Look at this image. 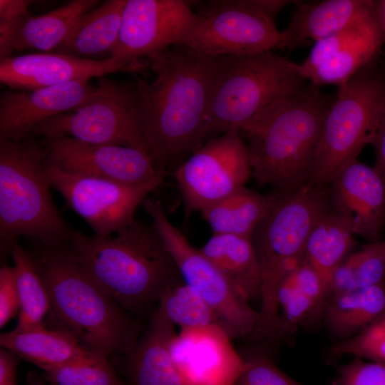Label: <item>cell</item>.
I'll return each mask as SVG.
<instances>
[{
  "label": "cell",
  "instance_id": "obj_1",
  "mask_svg": "<svg viewBox=\"0 0 385 385\" xmlns=\"http://www.w3.org/2000/svg\"><path fill=\"white\" fill-rule=\"evenodd\" d=\"M216 61L176 45L148 61L153 80L136 78L148 151L158 169L168 175L209 140Z\"/></svg>",
  "mask_w": 385,
  "mask_h": 385
},
{
  "label": "cell",
  "instance_id": "obj_2",
  "mask_svg": "<svg viewBox=\"0 0 385 385\" xmlns=\"http://www.w3.org/2000/svg\"><path fill=\"white\" fill-rule=\"evenodd\" d=\"M68 245L91 279L128 313L152 312L168 289L184 283L154 225L135 218L111 235L74 230Z\"/></svg>",
  "mask_w": 385,
  "mask_h": 385
},
{
  "label": "cell",
  "instance_id": "obj_3",
  "mask_svg": "<svg viewBox=\"0 0 385 385\" xmlns=\"http://www.w3.org/2000/svg\"><path fill=\"white\" fill-rule=\"evenodd\" d=\"M31 255L48 295L52 329L69 333L106 359L133 349L140 325L91 279L68 242L41 246Z\"/></svg>",
  "mask_w": 385,
  "mask_h": 385
},
{
  "label": "cell",
  "instance_id": "obj_4",
  "mask_svg": "<svg viewBox=\"0 0 385 385\" xmlns=\"http://www.w3.org/2000/svg\"><path fill=\"white\" fill-rule=\"evenodd\" d=\"M332 100L309 83L302 92L277 101L240 130L259 186L289 192L311 184L324 118Z\"/></svg>",
  "mask_w": 385,
  "mask_h": 385
},
{
  "label": "cell",
  "instance_id": "obj_5",
  "mask_svg": "<svg viewBox=\"0 0 385 385\" xmlns=\"http://www.w3.org/2000/svg\"><path fill=\"white\" fill-rule=\"evenodd\" d=\"M42 143L0 140V246L8 250L20 236L41 246L69 242L74 230L56 206L45 173Z\"/></svg>",
  "mask_w": 385,
  "mask_h": 385
},
{
  "label": "cell",
  "instance_id": "obj_6",
  "mask_svg": "<svg viewBox=\"0 0 385 385\" xmlns=\"http://www.w3.org/2000/svg\"><path fill=\"white\" fill-rule=\"evenodd\" d=\"M305 81L299 64L272 51L217 57L208 112L210 139L239 132L277 101L304 91Z\"/></svg>",
  "mask_w": 385,
  "mask_h": 385
},
{
  "label": "cell",
  "instance_id": "obj_7",
  "mask_svg": "<svg viewBox=\"0 0 385 385\" xmlns=\"http://www.w3.org/2000/svg\"><path fill=\"white\" fill-rule=\"evenodd\" d=\"M274 194L271 208L251 237L261 271L260 312L265 328L276 322L281 282L303 261L312 230L329 212V186L309 185Z\"/></svg>",
  "mask_w": 385,
  "mask_h": 385
},
{
  "label": "cell",
  "instance_id": "obj_8",
  "mask_svg": "<svg viewBox=\"0 0 385 385\" xmlns=\"http://www.w3.org/2000/svg\"><path fill=\"white\" fill-rule=\"evenodd\" d=\"M371 66L339 86L329 105L309 185L329 186L337 174L371 143L385 113V79Z\"/></svg>",
  "mask_w": 385,
  "mask_h": 385
},
{
  "label": "cell",
  "instance_id": "obj_9",
  "mask_svg": "<svg viewBox=\"0 0 385 385\" xmlns=\"http://www.w3.org/2000/svg\"><path fill=\"white\" fill-rule=\"evenodd\" d=\"M31 135L67 136L86 143L132 147L149 153L135 86L104 76L99 78L94 92L82 104L46 119Z\"/></svg>",
  "mask_w": 385,
  "mask_h": 385
},
{
  "label": "cell",
  "instance_id": "obj_10",
  "mask_svg": "<svg viewBox=\"0 0 385 385\" xmlns=\"http://www.w3.org/2000/svg\"><path fill=\"white\" fill-rule=\"evenodd\" d=\"M141 205L173 257L183 282L210 306L232 339H252L262 325L260 311L242 299L201 250L188 242L169 220L160 200L147 197Z\"/></svg>",
  "mask_w": 385,
  "mask_h": 385
},
{
  "label": "cell",
  "instance_id": "obj_11",
  "mask_svg": "<svg viewBox=\"0 0 385 385\" xmlns=\"http://www.w3.org/2000/svg\"><path fill=\"white\" fill-rule=\"evenodd\" d=\"M282 43V31L255 0H213L200 4L179 45L220 57L270 51Z\"/></svg>",
  "mask_w": 385,
  "mask_h": 385
},
{
  "label": "cell",
  "instance_id": "obj_12",
  "mask_svg": "<svg viewBox=\"0 0 385 385\" xmlns=\"http://www.w3.org/2000/svg\"><path fill=\"white\" fill-rule=\"evenodd\" d=\"M45 173L51 186L68 206L89 225L94 235L101 236L113 235L130 223L138 206L165 184L168 175L163 171L148 183L130 185L67 172L48 158Z\"/></svg>",
  "mask_w": 385,
  "mask_h": 385
},
{
  "label": "cell",
  "instance_id": "obj_13",
  "mask_svg": "<svg viewBox=\"0 0 385 385\" xmlns=\"http://www.w3.org/2000/svg\"><path fill=\"white\" fill-rule=\"evenodd\" d=\"M182 196L185 220L229 196L252 177L246 143L239 132L208 140L172 173Z\"/></svg>",
  "mask_w": 385,
  "mask_h": 385
},
{
  "label": "cell",
  "instance_id": "obj_14",
  "mask_svg": "<svg viewBox=\"0 0 385 385\" xmlns=\"http://www.w3.org/2000/svg\"><path fill=\"white\" fill-rule=\"evenodd\" d=\"M195 18L186 1L127 0L118 40L111 57L131 71L144 68L148 61L179 45Z\"/></svg>",
  "mask_w": 385,
  "mask_h": 385
},
{
  "label": "cell",
  "instance_id": "obj_15",
  "mask_svg": "<svg viewBox=\"0 0 385 385\" xmlns=\"http://www.w3.org/2000/svg\"><path fill=\"white\" fill-rule=\"evenodd\" d=\"M41 143L48 160L70 173L139 185L164 171L158 169L147 150L140 148L94 144L67 136L43 138Z\"/></svg>",
  "mask_w": 385,
  "mask_h": 385
},
{
  "label": "cell",
  "instance_id": "obj_16",
  "mask_svg": "<svg viewBox=\"0 0 385 385\" xmlns=\"http://www.w3.org/2000/svg\"><path fill=\"white\" fill-rule=\"evenodd\" d=\"M231 341L218 324L175 333L170 353L184 385H232L244 361Z\"/></svg>",
  "mask_w": 385,
  "mask_h": 385
},
{
  "label": "cell",
  "instance_id": "obj_17",
  "mask_svg": "<svg viewBox=\"0 0 385 385\" xmlns=\"http://www.w3.org/2000/svg\"><path fill=\"white\" fill-rule=\"evenodd\" d=\"M329 212L354 235L381 240L385 224V176L357 159L329 184Z\"/></svg>",
  "mask_w": 385,
  "mask_h": 385
},
{
  "label": "cell",
  "instance_id": "obj_18",
  "mask_svg": "<svg viewBox=\"0 0 385 385\" xmlns=\"http://www.w3.org/2000/svg\"><path fill=\"white\" fill-rule=\"evenodd\" d=\"M119 71L131 70L112 57L95 60L43 52L0 60V81L12 91H32Z\"/></svg>",
  "mask_w": 385,
  "mask_h": 385
},
{
  "label": "cell",
  "instance_id": "obj_19",
  "mask_svg": "<svg viewBox=\"0 0 385 385\" xmlns=\"http://www.w3.org/2000/svg\"><path fill=\"white\" fill-rule=\"evenodd\" d=\"M96 86L81 80L32 91H4L0 96V140H21L46 119L87 100Z\"/></svg>",
  "mask_w": 385,
  "mask_h": 385
},
{
  "label": "cell",
  "instance_id": "obj_20",
  "mask_svg": "<svg viewBox=\"0 0 385 385\" xmlns=\"http://www.w3.org/2000/svg\"><path fill=\"white\" fill-rule=\"evenodd\" d=\"M174 327L158 307L153 310L147 329L125 356L130 385H184L170 353Z\"/></svg>",
  "mask_w": 385,
  "mask_h": 385
},
{
  "label": "cell",
  "instance_id": "obj_21",
  "mask_svg": "<svg viewBox=\"0 0 385 385\" xmlns=\"http://www.w3.org/2000/svg\"><path fill=\"white\" fill-rule=\"evenodd\" d=\"M297 5L287 28L282 31V48H293L308 40L316 42L329 36L373 11L376 1L324 0Z\"/></svg>",
  "mask_w": 385,
  "mask_h": 385
},
{
  "label": "cell",
  "instance_id": "obj_22",
  "mask_svg": "<svg viewBox=\"0 0 385 385\" xmlns=\"http://www.w3.org/2000/svg\"><path fill=\"white\" fill-rule=\"evenodd\" d=\"M0 344L42 370L106 359L86 349L69 333L48 329L46 327L31 332H19L13 329L1 334Z\"/></svg>",
  "mask_w": 385,
  "mask_h": 385
},
{
  "label": "cell",
  "instance_id": "obj_23",
  "mask_svg": "<svg viewBox=\"0 0 385 385\" xmlns=\"http://www.w3.org/2000/svg\"><path fill=\"white\" fill-rule=\"evenodd\" d=\"M200 250L242 299H260L261 271L251 237L212 233Z\"/></svg>",
  "mask_w": 385,
  "mask_h": 385
},
{
  "label": "cell",
  "instance_id": "obj_24",
  "mask_svg": "<svg viewBox=\"0 0 385 385\" xmlns=\"http://www.w3.org/2000/svg\"><path fill=\"white\" fill-rule=\"evenodd\" d=\"M127 0H108L82 14L55 53L81 58L109 54L116 46Z\"/></svg>",
  "mask_w": 385,
  "mask_h": 385
},
{
  "label": "cell",
  "instance_id": "obj_25",
  "mask_svg": "<svg viewBox=\"0 0 385 385\" xmlns=\"http://www.w3.org/2000/svg\"><path fill=\"white\" fill-rule=\"evenodd\" d=\"M323 309L332 334L340 341L352 337L385 313V281L334 297Z\"/></svg>",
  "mask_w": 385,
  "mask_h": 385
},
{
  "label": "cell",
  "instance_id": "obj_26",
  "mask_svg": "<svg viewBox=\"0 0 385 385\" xmlns=\"http://www.w3.org/2000/svg\"><path fill=\"white\" fill-rule=\"evenodd\" d=\"M274 200V194L262 195L245 186L204 208L200 213L213 234L252 237Z\"/></svg>",
  "mask_w": 385,
  "mask_h": 385
},
{
  "label": "cell",
  "instance_id": "obj_27",
  "mask_svg": "<svg viewBox=\"0 0 385 385\" xmlns=\"http://www.w3.org/2000/svg\"><path fill=\"white\" fill-rule=\"evenodd\" d=\"M98 4L97 0H74L40 16L29 15L20 26L14 52L24 49L54 52L78 19Z\"/></svg>",
  "mask_w": 385,
  "mask_h": 385
},
{
  "label": "cell",
  "instance_id": "obj_28",
  "mask_svg": "<svg viewBox=\"0 0 385 385\" xmlns=\"http://www.w3.org/2000/svg\"><path fill=\"white\" fill-rule=\"evenodd\" d=\"M384 41L379 19L360 38L309 72L305 79L318 88L325 85L341 86L375 59Z\"/></svg>",
  "mask_w": 385,
  "mask_h": 385
},
{
  "label": "cell",
  "instance_id": "obj_29",
  "mask_svg": "<svg viewBox=\"0 0 385 385\" xmlns=\"http://www.w3.org/2000/svg\"><path fill=\"white\" fill-rule=\"evenodd\" d=\"M356 245L354 234L330 212L314 226L306 243L304 260L320 275L325 290L334 270Z\"/></svg>",
  "mask_w": 385,
  "mask_h": 385
},
{
  "label": "cell",
  "instance_id": "obj_30",
  "mask_svg": "<svg viewBox=\"0 0 385 385\" xmlns=\"http://www.w3.org/2000/svg\"><path fill=\"white\" fill-rule=\"evenodd\" d=\"M14 260L20 299V314L14 330L26 332L45 327L44 317L50 311L46 287L36 272L31 255L15 241L7 250Z\"/></svg>",
  "mask_w": 385,
  "mask_h": 385
},
{
  "label": "cell",
  "instance_id": "obj_31",
  "mask_svg": "<svg viewBox=\"0 0 385 385\" xmlns=\"http://www.w3.org/2000/svg\"><path fill=\"white\" fill-rule=\"evenodd\" d=\"M157 307L171 324L179 325L181 329L220 326L213 310L194 289L185 283L168 289Z\"/></svg>",
  "mask_w": 385,
  "mask_h": 385
},
{
  "label": "cell",
  "instance_id": "obj_32",
  "mask_svg": "<svg viewBox=\"0 0 385 385\" xmlns=\"http://www.w3.org/2000/svg\"><path fill=\"white\" fill-rule=\"evenodd\" d=\"M377 1L375 9L340 31L316 41L306 59L301 63L305 76L362 35L379 21Z\"/></svg>",
  "mask_w": 385,
  "mask_h": 385
},
{
  "label": "cell",
  "instance_id": "obj_33",
  "mask_svg": "<svg viewBox=\"0 0 385 385\" xmlns=\"http://www.w3.org/2000/svg\"><path fill=\"white\" fill-rule=\"evenodd\" d=\"M46 379L53 385H128L117 376L108 359L48 368Z\"/></svg>",
  "mask_w": 385,
  "mask_h": 385
},
{
  "label": "cell",
  "instance_id": "obj_34",
  "mask_svg": "<svg viewBox=\"0 0 385 385\" xmlns=\"http://www.w3.org/2000/svg\"><path fill=\"white\" fill-rule=\"evenodd\" d=\"M329 354L385 363V313L359 334L332 346Z\"/></svg>",
  "mask_w": 385,
  "mask_h": 385
},
{
  "label": "cell",
  "instance_id": "obj_35",
  "mask_svg": "<svg viewBox=\"0 0 385 385\" xmlns=\"http://www.w3.org/2000/svg\"><path fill=\"white\" fill-rule=\"evenodd\" d=\"M244 366L232 385H303L282 371L265 353H240Z\"/></svg>",
  "mask_w": 385,
  "mask_h": 385
},
{
  "label": "cell",
  "instance_id": "obj_36",
  "mask_svg": "<svg viewBox=\"0 0 385 385\" xmlns=\"http://www.w3.org/2000/svg\"><path fill=\"white\" fill-rule=\"evenodd\" d=\"M358 288L385 281V239L352 252Z\"/></svg>",
  "mask_w": 385,
  "mask_h": 385
},
{
  "label": "cell",
  "instance_id": "obj_37",
  "mask_svg": "<svg viewBox=\"0 0 385 385\" xmlns=\"http://www.w3.org/2000/svg\"><path fill=\"white\" fill-rule=\"evenodd\" d=\"M339 385H385V363L354 357L338 369Z\"/></svg>",
  "mask_w": 385,
  "mask_h": 385
},
{
  "label": "cell",
  "instance_id": "obj_38",
  "mask_svg": "<svg viewBox=\"0 0 385 385\" xmlns=\"http://www.w3.org/2000/svg\"><path fill=\"white\" fill-rule=\"evenodd\" d=\"M20 309L16 275L14 266L0 270V327L2 328Z\"/></svg>",
  "mask_w": 385,
  "mask_h": 385
},
{
  "label": "cell",
  "instance_id": "obj_39",
  "mask_svg": "<svg viewBox=\"0 0 385 385\" xmlns=\"http://www.w3.org/2000/svg\"><path fill=\"white\" fill-rule=\"evenodd\" d=\"M19 357L9 351L0 349V385H16Z\"/></svg>",
  "mask_w": 385,
  "mask_h": 385
},
{
  "label": "cell",
  "instance_id": "obj_40",
  "mask_svg": "<svg viewBox=\"0 0 385 385\" xmlns=\"http://www.w3.org/2000/svg\"><path fill=\"white\" fill-rule=\"evenodd\" d=\"M371 145L375 152L374 168L385 176V113Z\"/></svg>",
  "mask_w": 385,
  "mask_h": 385
},
{
  "label": "cell",
  "instance_id": "obj_41",
  "mask_svg": "<svg viewBox=\"0 0 385 385\" xmlns=\"http://www.w3.org/2000/svg\"><path fill=\"white\" fill-rule=\"evenodd\" d=\"M29 0H0V19H14L26 16L31 4Z\"/></svg>",
  "mask_w": 385,
  "mask_h": 385
},
{
  "label": "cell",
  "instance_id": "obj_42",
  "mask_svg": "<svg viewBox=\"0 0 385 385\" xmlns=\"http://www.w3.org/2000/svg\"><path fill=\"white\" fill-rule=\"evenodd\" d=\"M377 11L381 26L385 36V0L377 1Z\"/></svg>",
  "mask_w": 385,
  "mask_h": 385
},
{
  "label": "cell",
  "instance_id": "obj_43",
  "mask_svg": "<svg viewBox=\"0 0 385 385\" xmlns=\"http://www.w3.org/2000/svg\"><path fill=\"white\" fill-rule=\"evenodd\" d=\"M26 381L27 385H46L34 371H31L27 374Z\"/></svg>",
  "mask_w": 385,
  "mask_h": 385
}]
</instances>
